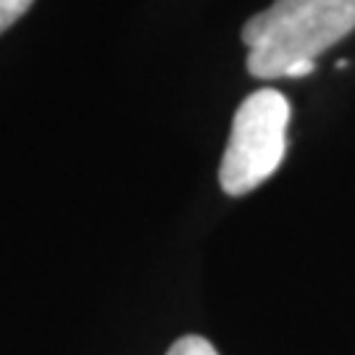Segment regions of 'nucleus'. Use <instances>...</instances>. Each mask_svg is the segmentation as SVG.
<instances>
[{
    "label": "nucleus",
    "mask_w": 355,
    "mask_h": 355,
    "mask_svg": "<svg viewBox=\"0 0 355 355\" xmlns=\"http://www.w3.org/2000/svg\"><path fill=\"white\" fill-rule=\"evenodd\" d=\"M355 29V0H277L242 26L248 71L258 79L287 76Z\"/></svg>",
    "instance_id": "nucleus-1"
},
{
    "label": "nucleus",
    "mask_w": 355,
    "mask_h": 355,
    "mask_svg": "<svg viewBox=\"0 0 355 355\" xmlns=\"http://www.w3.org/2000/svg\"><path fill=\"white\" fill-rule=\"evenodd\" d=\"M290 103L277 89L248 95L234 114L232 135L218 168L221 190L240 198L261 187L284 161Z\"/></svg>",
    "instance_id": "nucleus-2"
},
{
    "label": "nucleus",
    "mask_w": 355,
    "mask_h": 355,
    "mask_svg": "<svg viewBox=\"0 0 355 355\" xmlns=\"http://www.w3.org/2000/svg\"><path fill=\"white\" fill-rule=\"evenodd\" d=\"M166 355H218L216 347L205 337H198V334H187L168 347Z\"/></svg>",
    "instance_id": "nucleus-3"
},
{
    "label": "nucleus",
    "mask_w": 355,
    "mask_h": 355,
    "mask_svg": "<svg viewBox=\"0 0 355 355\" xmlns=\"http://www.w3.org/2000/svg\"><path fill=\"white\" fill-rule=\"evenodd\" d=\"M32 3H35V0H0V35H3L13 21H19V19L29 11Z\"/></svg>",
    "instance_id": "nucleus-4"
}]
</instances>
